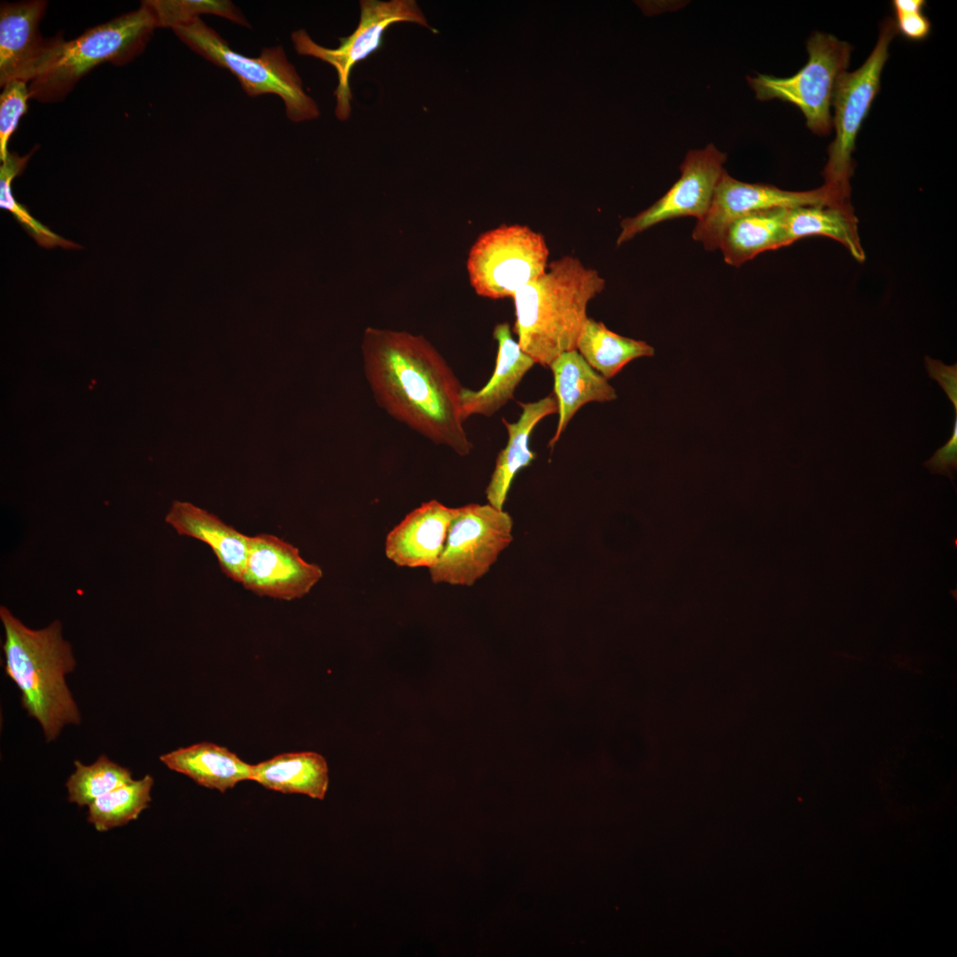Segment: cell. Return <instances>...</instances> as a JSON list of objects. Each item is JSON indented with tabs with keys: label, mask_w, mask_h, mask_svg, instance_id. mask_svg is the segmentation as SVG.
<instances>
[{
	"label": "cell",
	"mask_w": 957,
	"mask_h": 957,
	"mask_svg": "<svg viewBox=\"0 0 957 957\" xmlns=\"http://www.w3.org/2000/svg\"><path fill=\"white\" fill-rule=\"evenodd\" d=\"M806 49L807 63L794 75L758 74L747 80L757 98H778L795 105L813 132L828 135L832 128L835 90L849 66L852 46L832 35L816 32L807 40Z\"/></svg>",
	"instance_id": "cell-7"
},
{
	"label": "cell",
	"mask_w": 957,
	"mask_h": 957,
	"mask_svg": "<svg viewBox=\"0 0 957 957\" xmlns=\"http://www.w3.org/2000/svg\"><path fill=\"white\" fill-rule=\"evenodd\" d=\"M726 158V153L713 144L689 152L681 166V177L668 191L647 209L622 220L617 245L665 221L687 216L700 220L725 170L722 166Z\"/></svg>",
	"instance_id": "cell-11"
},
{
	"label": "cell",
	"mask_w": 957,
	"mask_h": 957,
	"mask_svg": "<svg viewBox=\"0 0 957 957\" xmlns=\"http://www.w3.org/2000/svg\"><path fill=\"white\" fill-rule=\"evenodd\" d=\"M924 466L932 474L945 475L953 483V472L957 469V415H955L950 439L924 463Z\"/></svg>",
	"instance_id": "cell-30"
},
{
	"label": "cell",
	"mask_w": 957,
	"mask_h": 957,
	"mask_svg": "<svg viewBox=\"0 0 957 957\" xmlns=\"http://www.w3.org/2000/svg\"><path fill=\"white\" fill-rule=\"evenodd\" d=\"M897 32L906 38L919 41L926 38L930 31V22L922 12H914L895 16Z\"/></svg>",
	"instance_id": "cell-32"
},
{
	"label": "cell",
	"mask_w": 957,
	"mask_h": 957,
	"mask_svg": "<svg viewBox=\"0 0 957 957\" xmlns=\"http://www.w3.org/2000/svg\"><path fill=\"white\" fill-rule=\"evenodd\" d=\"M75 771L66 782L69 802L79 806L91 804L97 798L133 781L132 773L102 754L91 765L75 760Z\"/></svg>",
	"instance_id": "cell-26"
},
{
	"label": "cell",
	"mask_w": 957,
	"mask_h": 957,
	"mask_svg": "<svg viewBox=\"0 0 957 957\" xmlns=\"http://www.w3.org/2000/svg\"><path fill=\"white\" fill-rule=\"evenodd\" d=\"M160 760L197 784L222 793L240 782L252 780L253 765L228 748L214 743L201 742L179 748L162 754Z\"/></svg>",
	"instance_id": "cell-20"
},
{
	"label": "cell",
	"mask_w": 957,
	"mask_h": 957,
	"mask_svg": "<svg viewBox=\"0 0 957 957\" xmlns=\"http://www.w3.org/2000/svg\"><path fill=\"white\" fill-rule=\"evenodd\" d=\"M47 2L4 3L0 8V85L30 82L56 60L65 40L45 39L39 30Z\"/></svg>",
	"instance_id": "cell-13"
},
{
	"label": "cell",
	"mask_w": 957,
	"mask_h": 957,
	"mask_svg": "<svg viewBox=\"0 0 957 957\" xmlns=\"http://www.w3.org/2000/svg\"><path fill=\"white\" fill-rule=\"evenodd\" d=\"M511 516L489 503L455 508L443 551L429 569L433 583L471 587L513 541Z\"/></svg>",
	"instance_id": "cell-9"
},
{
	"label": "cell",
	"mask_w": 957,
	"mask_h": 957,
	"mask_svg": "<svg viewBox=\"0 0 957 957\" xmlns=\"http://www.w3.org/2000/svg\"><path fill=\"white\" fill-rule=\"evenodd\" d=\"M549 248L544 237L526 225L502 224L482 233L467 258V271L475 292L485 298H512L548 268Z\"/></svg>",
	"instance_id": "cell-8"
},
{
	"label": "cell",
	"mask_w": 957,
	"mask_h": 957,
	"mask_svg": "<svg viewBox=\"0 0 957 957\" xmlns=\"http://www.w3.org/2000/svg\"><path fill=\"white\" fill-rule=\"evenodd\" d=\"M157 27L155 14L144 1L137 10L65 41L51 66L30 82V97L43 103L61 100L97 66L105 62L121 66L131 61L144 50Z\"/></svg>",
	"instance_id": "cell-4"
},
{
	"label": "cell",
	"mask_w": 957,
	"mask_h": 957,
	"mask_svg": "<svg viewBox=\"0 0 957 957\" xmlns=\"http://www.w3.org/2000/svg\"><path fill=\"white\" fill-rule=\"evenodd\" d=\"M494 338L498 344L494 372L479 390L463 387L462 416L465 421L472 415L491 416L513 399L514 392L527 371L535 364L525 353L511 334L508 323L495 325Z\"/></svg>",
	"instance_id": "cell-16"
},
{
	"label": "cell",
	"mask_w": 957,
	"mask_h": 957,
	"mask_svg": "<svg viewBox=\"0 0 957 957\" xmlns=\"http://www.w3.org/2000/svg\"><path fill=\"white\" fill-rule=\"evenodd\" d=\"M323 570L305 561L299 549L272 534L249 537L241 584L260 596L291 601L306 595L322 579Z\"/></svg>",
	"instance_id": "cell-14"
},
{
	"label": "cell",
	"mask_w": 957,
	"mask_h": 957,
	"mask_svg": "<svg viewBox=\"0 0 957 957\" xmlns=\"http://www.w3.org/2000/svg\"><path fill=\"white\" fill-rule=\"evenodd\" d=\"M251 781L270 790L323 800L329 786V768L317 752H286L253 765Z\"/></svg>",
	"instance_id": "cell-21"
},
{
	"label": "cell",
	"mask_w": 957,
	"mask_h": 957,
	"mask_svg": "<svg viewBox=\"0 0 957 957\" xmlns=\"http://www.w3.org/2000/svg\"><path fill=\"white\" fill-rule=\"evenodd\" d=\"M576 349L607 379L615 377L634 359L655 354L653 346L645 341L621 336L590 317L582 327Z\"/></svg>",
	"instance_id": "cell-24"
},
{
	"label": "cell",
	"mask_w": 957,
	"mask_h": 957,
	"mask_svg": "<svg viewBox=\"0 0 957 957\" xmlns=\"http://www.w3.org/2000/svg\"><path fill=\"white\" fill-rule=\"evenodd\" d=\"M897 33L894 19H885L877 42L863 65L853 72L844 73L836 84L832 102V127L836 136L829 149L823 185L843 201H848L850 195L849 180L853 172L852 153L856 137L879 91L889 46Z\"/></svg>",
	"instance_id": "cell-6"
},
{
	"label": "cell",
	"mask_w": 957,
	"mask_h": 957,
	"mask_svg": "<svg viewBox=\"0 0 957 957\" xmlns=\"http://www.w3.org/2000/svg\"><path fill=\"white\" fill-rule=\"evenodd\" d=\"M367 383L377 404L397 421L461 456L473 448L463 427V386L423 336L368 327L362 343Z\"/></svg>",
	"instance_id": "cell-1"
},
{
	"label": "cell",
	"mask_w": 957,
	"mask_h": 957,
	"mask_svg": "<svg viewBox=\"0 0 957 957\" xmlns=\"http://www.w3.org/2000/svg\"><path fill=\"white\" fill-rule=\"evenodd\" d=\"M895 16L914 12H922L925 1L922 0H894L892 2Z\"/></svg>",
	"instance_id": "cell-33"
},
{
	"label": "cell",
	"mask_w": 957,
	"mask_h": 957,
	"mask_svg": "<svg viewBox=\"0 0 957 957\" xmlns=\"http://www.w3.org/2000/svg\"><path fill=\"white\" fill-rule=\"evenodd\" d=\"M604 286L598 272L575 257L550 262L542 276L513 297L514 332L522 350L535 363L549 367L559 354L576 349L587 305Z\"/></svg>",
	"instance_id": "cell-2"
},
{
	"label": "cell",
	"mask_w": 957,
	"mask_h": 957,
	"mask_svg": "<svg viewBox=\"0 0 957 957\" xmlns=\"http://www.w3.org/2000/svg\"><path fill=\"white\" fill-rule=\"evenodd\" d=\"M834 204L845 203L838 200L824 185L813 191H789L768 184L743 183L724 170L710 206L697 220L692 237L705 249L712 251L719 248L727 224L744 214L779 207Z\"/></svg>",
	"instance_id": "cell-12"
},
{
	"label": "cell",
	"mask_w": 957,
	"mask_h": 957,
	"mask_svg": "<svg viewBox=\"0 0 957 957\" xmlns=\"http://www.w3.org/2000/svg\"><path fill=\"white\" fill-rule=\"evenodd\" d=\"M33 152L25 156L9 152L0 167V206L9 211L25 230L43 247L60 246L65 249H80L81 245L65 239L51 231L48 227L36 221L27 209L18 203L12 191V180L22 174Z\"/></svg>",
	"instance_id": "cell-27"
},
{
	"label": "cell",
	"mask_w": 957,
	"mask_h": 957,
	"mask_svg": "<svg viewBox=\"0 0 957 957\" xmlns=\"http://www.w3.org/2000/svg\"><path fill=\"white\" fill-rule=\"evenodd\" d=\"M0 619L5 673L20 690L23 707L41 725L46 741H53L65 726L81 723L66 681L76 662L62 637L61 623L56 620L45 628L30 629L4 606L0 608Z\"/></svg>",
	"instance_id": "cell-3"
},
{
	"label": "cell",
	"mask_w": 957,
	"mask_h": 957,
	"mask_svg": "<svg viewBox=\"0 0 957 957\" xmlns=\"http://www.w3.org/2000/svg\"><path fill=\"white\" fill-rule=\"evenodd\" d=\"M173 31L195 52L235 75L249 97L278 96L284 103L287 118L293 122L319 117L316 102L305 92L302 81L282 46L264 48L257 58L244 56L233 51L200 18L182 24Z\"/></svg>",
	"instance_id": "cell-5"
},
{
	"label": "cell",
	"mask_w": 957,
	"mask_h": 957,
	"mask_svg": "<svg viewBox=\"0 0 957 957\" xmlns=\"http://www.w3.org/2000/svg\"><path fill=\"white\" fill-rule=\"evenodd\" d=\"M522 408L518 420L510 423L502 418V422L508 432V442L495 460L494 469L486 488L487 503L503 510L516 475L532 464L536 457L535 452L529 448V438L534 427L546 416L557 413V402L554 394H549L537 401L518 402Z\"/></svg>",
	"instance_id": "cell-18"
},
{
	"label": "cell",
	"mask_w": 957,
	"mask_h": 957,
	"mask_svg": "<svg viewBox=\"0 0 957 957\" xmlns=\"http://www.w3.org/2000/svg\"><path fill=\"white\" fill-rule=\"evenodd\" d=\"M157 19L159 27L172 29L201 14L216 15L238 25L250 27L243 13L227 0H148Z\"/></svg>",
	"instance_id": "cell-28"
},
{
	"label": "cell",
	"mask_w": 957,
	"mask_h": 957,
	"mask_svg": "<svg viewBox=\"0 0 957 957\" xmlns=\"http://www.w3.org/2000/svg\"><path fill=\"white\" fill-rule=\"evenodd\" d=\"M166 522L178 534L206 543L215 555L223 573L241 583L248 555L249 536L189 502H175L166 516Z\"/></svg>",
	"instance_id": "cell-17"
},
{
	"label": "cell",
	"mask_w": 957,
	"mask_h": 957,
	"mask_svg": "<svg viewBox=\"0 0 957 957\" xmlns=\"http://www.w3.org/2000/svg\"><path fill=\"white\" fill-rule=\"evenodd\" d=\"M929 377L936 380L946 393L957 415V363L945 365L942 361L924 357Z\"/></svg>",
	"instance_id": "cell-31"
},
{
	"label": "cell",
	"mask_w": 957,
	"mask_h": 957,
	"mask_svg": "<svg viewBox=\"0 0 957 957\" xmlns=\"http://www.w3.org/2000/svg\"><path fill=\"white\" fill-rule=\"evenodd\" d=\"M788 209L756 211L729 222L719 245L725 262L740 267L759 253L788 246L785 234Z\"/></svg>",
	"instance_id": "cell-22"
},
{
	"label": "cell",
	"mask_w": 957,
	"mask_h": 957,
	"mask_svg": "<svg viewBox=\"0 0 957 957\" xmlns=\"http://www.w3.org/2000/svg\"><path fill=\"white\" fill-rule=\"evenodd\" d=\"M0 95V160L4 162L8 156L7 145L10 137L16 130L19 119L27 110L30 98L27 82L18 80L10 81L3 87Z\"/></svg>",
	"instance_id": "cell-29"
},
{
	"label": "cell",
	"mask_w": 957,
	"mask_h": 957,
	"mask_svg": "<svg viewBox=\"0 0 957 957\" xmlns=\"http://www.w3.org/2000/svg\"><path fill=\"white\" fill-rule=\"evenodd\" d=\"M398 22L415 23L437 32L429 26L415 0L360 1L358 26L350 35L339 38L337 48L316 43L304 29L292 32V42L299 55L316 58L335 68L338 75L335 114L338 120L346 121L351 113L349 77L353 67L379 50L387 27Z\"/></svg>",
	"instance_id": "cell-10"
},
{
	"label": "cell",
	"mask_w": 957,
	"mask_h": 957,
	"mask_svg": "<svg viewBox=\"0 0 957 957\" xmlns=\"http://www.w3.org/2000/svg\"><path fill=\"white\" fill-rule=\"evenodd\" d=\"M455 508L436 500L422 503L386 535L385 554L400 567H432L440 556Z\"/></svg>",
	"instance_id": "cell-15"
},
{
	"label": "cell",
	"mask_w": 957,
	"mask_h": 957,
	"mask_svg": "<svg viewBox=\"0 0 957 957\" xmlns=\"http://www.w3.org/2000/svg\"><path fill=\"white\" fill-rule=\"evenodd\" d=\"M785 234L787 245L808 236H826L844 245L856 261L865 260L857 221L849 203L789 208Z\"/></svg>",
	"instance_id": "cell-23"
},
{
	"label": "cell",
	"mask_w": 957,
	"mask_h": 957,
	"mask_svg": "<svg viewBox=\"0 0 957 957\" xmlns=\"http://www.w3.org/2000/svg\"><path fill=\"white\" fill-rule=\"evenodd\" d=\"M549 368L554 376V395L559 415L556 430L548 445L553 448L581 407L593 401H611L618 396L608 379L593 369L577 349L559 354Z\"/></svg>",
	"instance_id": "cell-19"
},
{
	"label": "cell",
	"mask_w": 957,
	"mask_h": 957,
	"mask_svg": "<svg viewBox=\"0 0 957 957\" xmlns=\"http://www.w3.org/2000/svg\"><path fill=\"white\" fill-rule=\"evenodd\" d=\"M152 786L153 778L146 774L97 798L88 805L89 822L106 831L136 820L148 807Z\"/></svg>",
	"instance_id": "cell-25"
}]
</instances>
